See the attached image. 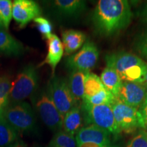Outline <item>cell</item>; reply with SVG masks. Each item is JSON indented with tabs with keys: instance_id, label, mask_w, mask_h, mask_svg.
I'll use <instances>...</instances> for the list:
<instances>
[{
	"instance_id": "cell-26",
	"label": "cell",
	"mask_w": 147,
	"mask_h": 147,
	"mask_svg": "<svg viewBox=\"0 0 147 147\" xmlns=\"http://www.w3.org/2000/svg\"><path fill=\"white\" fill-rule=\"evenodd\" d=\"M34 22L37 29L41 33L43 38L47 39L48 37L52 34L51 32L53 30V25L47 18L42 17V16H39V17L35 18Z\"/></svg>"
},
{
	"instance_id": "cell-28",
	"label": "cell",
	"mask_w": 147,
	"mask_h": 147,
	"mask_svg": "<svg viewBox=\"0 0 147 147\" xmlns=\"http://www.w3.org/2000/svg\"><path fill=\"white\" fill-rule=\"evenodd\" d=\"M126 147H147V130L140 129L129 141Z\"/></svg>"
},
{
	"instance_id": "cell-32",
	"label": "cell",
	"mask_w": 147,
	"mask_h": 147,
	"mask_svg": "<svg viewBox=\"0 0 147 147\" xmlns=\"http://www.w3.org/2000/svg\"><path fill=\"white\" fill-rule=\"evenodd\" d=\"M13 147H28L27 144L21 140H18L13 144Z\"/></svg>"
},
{
	"instance_id": "cell-34",
	"label": "cell",
	"mask_w": 147,
	"mask_h": 147,
	"mask_svg": "<svg viewBox=\"0 0 147 147\" xmlns=\"http://www.w3.org/2000/svg\"><path fill=\"white\" fill-rule=\"evenodd\" d=\"M143 84H144V85L147 87V73L146 74V76H145V80H144V83H143Z\"/></svg>"
},
{
	"instance_id": "cell-10",
	"label": "cell",
	"mask_w": 147,
	"mask_h": 147,
	"mask_svg": "<svg viewBox=\"0 0 147 147\" xmlns=\"http://www.w3.org/2000/svg\"><path fill=\"white\" fill-rule=\"evenodd\" d=\"M147 95V87L144 84L123 82L116 100L132 107L140 108Z\"/></svg>"
},
{
	"instance_id": "cell-13",
	"label": "cell",
	"mask_w": 147,
	"mask_h": 147,
	"mask_svg": "<svg viewBox=\"0 0 147 147\" xmlns=\"http://www.w3.org/2000/svg\"><path fill=\"white\" fill-rule=\"evenodd\" d=\"M75 138L77 146L88 142L105 146L111 145L109 132L94 125H89L82 127L76 134Z\"/></svg>"
},
{
	"instance_id": "cell-1",
	"label": "cell",
	"mask_w": 147,
	"mask_h": 147,
	"mask_svg": "<svg viewBox=\"0 0 147 147\" xmlns=\"http://www.w3.org/2000/svg\"><path fill=\"white\" fill-rule=\"evenodd\" d=\"M132 12L126 0H100L92 14V22L97 34L109 37L127 28Z\"/></svg>"
},
{
	"instance_id": "cell-29",
	"label": "cell",
	"mask_w": 147,
	"mask_h": 147,
	"mask_svg": "<svg viewBox=\"0 0 147 147\" xmlns=\"http://www.w3.org/2000/svg\"><path fill=\"white\" fill-rule=\"evenodd\" d=\"M142 115L143 124H144V129L147 130V95L145 98L144 102L139 108Z\"/></svg>"
},
{
	"instance_id": "cell-21",
	"label": "cell",
	"mask_w": 147,
	"mask_h": 147,
	"mask_svg": "<svg viewBox=\"0 0 147 147\" xmlns=\"http://www.w3.org/2000/svg\"><path fill=\"white\" fill-rule=\"evenodd\" d=\"M104 88L100 77L94 73L88 71L84 79L83 98L93 96Z\"/></svg>"
},
{
	"instance_id": "cell-12",
	"label": "cell",
	"mask_w": 147,
	"mask_h": 147,
	"mask_svg": "<svg viewBox=\"0 0 147 147\" xmlns=\"http://www.w3.org/2000/svg\"><path fill=\"white\" fill-rule=\"evenodd\" d=\"M51 10L59 17L76 18L87 9V3L82 0H55L49 2Z\"/></svg>"
},
{
	"instance_id": "cell-4",
	"label": "cell",
	"mask_w": 147,
	"mask_h": 147,
	"mask_svg": "<svg viewBox=\"0 0 147 147\" xmlns=\"http://www.w3.org/2000/svg\"><path fill=\"white\" fill-rule=\"evenodd\" d=\"M82 110L84 123L87 125H94L113 135L120 134L116 124L112 105L91 106L82 102Z\"/></svg>"
},
{
	"instance_id": "cell-15",
	"label": "cell",
	"mask_w": 147,
	"mask_h": 147,
	"mask_svg": "<svg viewBox=\"0 0 147 147\" xmlns=\"http://www.w3.org/2000/svg\"><path fill=\"white\" fill-rule=\"evenodd\" d=\"M25 49L22 44L4 29H0V55L8 57H19Z\"/></svg>"
},
{
	"instance_id": "cell-2",
	"label": "cell",
	"mask_w": 147,
	"mask_h": 147,
	"mask_svg": "<svg viewBox=\"0 0 147 147\" xmlns=\"http://www.w3.org/2000/svg\"><path fill=\"white\" fill-rule=\"evenodd\" d=\"M2 113L7 122L18 133L29 134L37 131L36 116L28 103H9Z\"/></svg>"
},
{
	"instance_id": "cell-7",
	"label": "cell",
	"mask_w": 147,
	"mask_h": 147,
	"mask_svg": "<svg viewBox=\"0 0 147 147\" xmlns=\"http://www.w3.org/2000/svg\"><path fill=\"white\" fill-rule=\"evenodd\" d=\"M35 108L42 122L52 131L62 129L63 116L59 112L47 92L42 91L35 99Z\"/></svg>"
},
{
	"instance_id": "cell-25",
	"label": "cell",
	"mask_w": 147,
	"mask_h": 147,
	"mask_svg": "<svg viewBox=\"0 0 147 147\" xmlns=\"http://www.w3.org/2000/svg\"><path fill=\"white\" fill-rule=\"evenodd\" d=\"M12 18V2L10 0H0V19L8 31Z\"/></svg>"
},
{
	"instance_id": "cell-35",
	"label": "cell",
	"mask_w": 147,
	"mask_h": 147,
	"mask_svg": "<svg viewBox=\"0 0 147 147\" xmlns=\"http://www.w3.org/2000/svg\"><path fill=\"white\" fill-rule=\"evenodd\" d=\"M33 147H43V146H41V145L38 144H35L34 146H33Z\"/></svg>"
},
{
	"instance_id": "cell-9",
	"label": "cell",
	"mask_w": 147,
	"mask_h": 147,
	"mask_svg": "<svg viewBox=\"0 0 147 147\" xmlns=\"http://www.w3.org/2000/svg\"><path fill=\"white\" fill-rule=\"evenodd\" d=\"M42 15V9L32 0H15L12 3V17L20 28H24L29 22Z\"/></svg>"
},
{
	"instance_id": "cell-11",
	"label": "cell",
	"mask_w": 147,
	"mask_h": 147,
	"mask_svg": "<svg viewBox=\"0 0 147 147\" xmlns=\"http://www.w3.org/2000/svg\"><path fill=\"white\" fill-rule=\"evenodd\" d=\"M106 67L115 69L119 76L134 66L143 63L144 61L131 53L118 52L106 55Z\"/></svg>"
},
{
	"instance_id": "cell-23",
	"label": "cell",
	"mask_w": 147,
	"mask_h": 147,
	"mask_svg": "<svg viewBox=\"0 0 147 147\" xmlns=\"http://www.w3.org/2000/svg\"><path fill=\"white\" fill-rule=\"evenodd\" d=\"M76 146L74 136L60 130L53 136L48 147H76Z\"/></svg>"
},
{
	"instance_id": "cell-24",
	"label": "cell",
	"mask_w": 147,
	"mask_h": 147,
	"mask_svg": "<svg viewBox=\"0 0 147 147\" xmlns=\"http://www.w3.org/2000/svg\"><path fill=\"white\" fill-rule=\"evenodd\" d=\"M12 82L10 77L3 76L0 77V113L9 104V95Z\"/></svg>"
},
{
	"instance_id": "cell-20",
	"label": "cell",
	"mask_w": 147,
	"mask_h": 147,
	"mask_svg": "<svg viewBox=\"0 0 147 147\" xmlns=\"http://www.w3.org/2000/svg\"><path fill=\"white\" fill-rule=\"evenodd\" d=\"M87 72L84 71H72L69 75V87L77 102L82 100L84 97V79Z\"/></svg>"
},
{
	"instance_id": "cell-30",
	"label": "cell",
	"mask_w": 147,
	"mask_h": 147,
	"mask_svg": "<svg viewBox=\"0 0 147 147\" xmlns=\"http://www.w3.org/2000/svg\"><path fill=\"white\" fill-rule=\"evenodd\" d=\"M140 18L143 23L147 24V4L143 7V8L140 10L139 13Z\"/></svg>"
},
{
	"instance_id": "cell-8",
	"label": "cell",
	"mask_w": 147,
	"mask_h": 147,
	"mask_svg": "<svg viewBox=\"0 0 147 147\" xmlns=\"http://www.w3.org/2000/svg\"><path fill=\"white\" fill-rule=\"evenodd\" d=\"M99 58V51L94 42L87 41L78 52L67 59L66 66L71 71H89L95 67Z\"/></svg>"
},
{
	"instance_id": "cell-3",
	"label": "cell",
	"mask_w": 147,
	"mask_h": 147,
	"mask_svg": "<svg viewBox=\"0 0 147 147\" xmlns=\"http://www.w3.org/2000/svg\"><path fill=\"white\" fill-rule=\"evenodd\" d=\"M38 75L37 68L33 64L25 66L12 82L9 103L23 102L32 95L38 87Z\"/></svg>"
},
{
	"instance_id": "cell-27",
	"label": "cell",
	"mask_w": 147,
	"mask_h": 147,
	"mask_svg": "<svg viewBox=\"0 0 147 147\" xmlns=\"http://www.w3.org/2000/svg\"><path fill=\"white\" fill-rule=\"evenodd\" d=\"M134 48L141 57L147 59V31L137 36L134 42Z\"/></svg>"
},
{
	"instance_id": "cell-5",
	"label": "cell",
	"mask_w": 147,
	"mask_h": 147,
	"mask_svg": "<svg viewBox=\"0 0 147 147\" xmlns=\"http://www.w3.org/2000/svg\"><path fill=\"white\" fill-rule=\"evenodd\" d=\"M47 93L63 117L71 108L77 106V101L71 93L67 79L52 77L48 84Z\"/></svg>"
},
{
	"instance_id": "cell-14",
	"label": "cell",
	"mask_w": 147,
	"mask_h": 147,
	"mask_svg": "<svg viewBox=\"0 0 147 147\" xmlns=\"http://www.w3.org/2000/svg\"><path fill=\"white\" fill-rule=\"evenodd\" d=\"M48 53L45 60L40 63L38 67L47 64L52 69V77L54 76L55 69L59 63L64 53L63 44L59 37L55 34H51L47 38Z\"/></svg>"
},
{
	"instance_id": "cell-22",
	"label": "cell",
	"mask_w": 147,
	"mask_h": 147,
	"mask_svg": "<svg viewBox=\"0 0 147 147\" xmlns=\"http://www.w3.org/2000/svg\"><path fill=\"white\" fill-rule=\"evenodd\" d=\"M115 100L116 97L115 95L104 88L93 96L83 98L82 102L91 106H100L105 104L112 105Z\"/></svg>"
},
{
	"instance_id": "cell-36",
	"label": "cell",
	"mask_w": 147,
	"mask_h": 147,
	"mask_svg": "<svg viewBox=\"0 0 147 147\" xmlns=\"http://www.w3.org/2000/svg\"><path fill=\"white\" fill-rule=\"evenodd\" d=\"M7 147H13V144H10V146H7Z\"/></svg>"
},
{
	"instance_id": "cell-6",
	"label": "cell",
	"mask_w": 147,
	"mask_h": 147,
	"mask_svg": "<svg viewBox=\"0 0 147 147\" xmlns=\"http://www.w3.org/2000/svg\"><path fill=\"white\" fill-rule=\"evenodd\" d=\"M115 122L119 131L133 133L138 128L144 129L142 115L139 108L132 107L116 100L112 104Z\"/></svg>"
},
{
	"instance_id": "cell-31",
	"label": "cell",
	"mask_w": 147,
	"mask_h": 147,
	"mask_svg": "<svg viewBox=\"0 0 147 147\" xmlns=\"http://www.w3.org/2000/svg\"><path fill=\"white\" fill-rule=\"evenodd\" d=\"M78 147H117V146H114L113 145H108V146H105V145H100V144H95V143H84V144H80V146H78Z\"/></svg>"
},
{
	"instance_id": "cell-17",
	"label": "cell",
	"mask_w": 147,
	"mask_h": 147,
	"mask_svg": "<svg viewBox=\"0 0 147 147\" xmlns=\"http://www.w3.org/2000/svg\"><path fill=\"white\" fill-rule=\"evenodd\" d=\"M82 126L81 110L78 106H74L64 116L62 129L66 133L74 136Z\"/></svg>"
},
{
	"instance_id": "cell-18",
	"label": "cell",
	"mask_w": 147,
	"mask_h": 147,
	"mask_svg": "<svg viewBox=\"0 0 147 147\" xmlns=\"http://www.w3.org/2000/svg\"><path fill=\"white\" fill-rule=\"evenodd\" d=\"M100 79L105 89L117 97L123 82L118 73L115 69L106 67L101 74Z\"/></svg>"
},
{
	"instance_id": "cell-16",
	"label": "cell",
	"mask_w": 147,
	"mask_h": 147,
	"mask_svg": "<svg viewBox=\"0 0 147 147\" xmlns=\"http://www.w3.org/2000/svg\"><path fill=\"white\" fill-rule=\"evenodd\" d=\"M65 54L69 55L76 51L83 45L86 40V35L80 31L68 29L61 34Z\"/></svg>"
},
{
	"instance_id": "cell-19",
	"label": "cell",
	"mask_w": 147,
	"mask_h": 147,
	"mask_svg": "<svg viewBox=\"0 0 147 147\" xmlns=\"http://www.w3.org/2000/svg\"><path fill=\"white\" fill-rule=\"evenodd\" d=\"M0 113V147H7L18 140V133L7 122Z\"/></svg>"
},
{
	"instance_id": "cell-33",
	"label": "cell",
	"mask_w": 147,
	"mask_h": 147,
	"mask_svg": "<svg viewBox=\"0 0 147 147\" xmlns=\"http://www.w3.org/2000/svg\"><path fill=\"white\" fill-rule=\"evenodd\" d=\"M0 29H4V30H5V27L3 26V24L2 23V21H1V19H0Z\"/></svg>"
}]
</instances>
